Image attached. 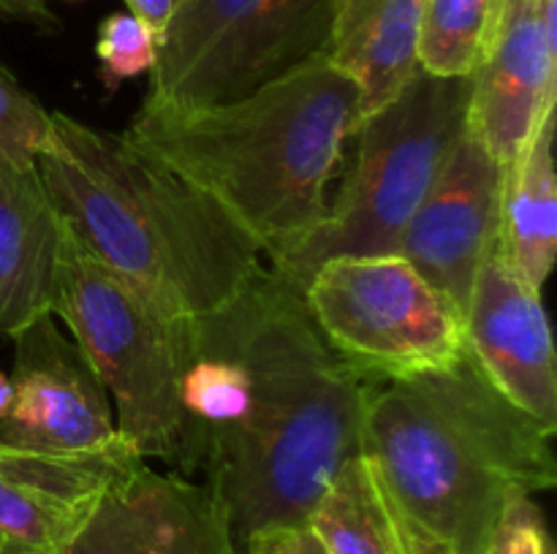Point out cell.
<instances>
[{"instance_id": "1", "label": "cell", "mask_w": 557, "mask_h": 554, "mask_svg": "<svg viewBox=\"0 0 557 554\" xmlns=\"http://www.w3.org/2000/svg\"><path fill=\"white\" fill-rule=\"evenodd\" d=\"M207 345L180 386L190 473L226 511L234 543L308 525L362 443L368 386L332 353L302 293L261 266L201 315Z\"/></svg>"}, {"instance_id": "2", "label": "cell", "mask_w": 557, "mask_h": 554, "mask_svg": "<svg viewBox=\"0 0 557 554\" xmlns=\"http://www.w3.org/2000/svg\"><path fill=\"white\" fill-rule=\"evenodd\" d=\"M553 435L466 353L451 367L370 383L359 454L408 554H484L511 498L557 483Z\"/></svg>"}, {"instance_id": "3", "label": "cell", "mask_w": 557, "mask_h": 554, "mask_svg": "<svg viewBox=\"0 0 557 554\" xmlns=\"http://www.w3.org/2000/svg\"><path fill=\"white\" fill-rule=\"evenodd\" d=\"M36 168L76 239L166 320L212 313L264 266L221 204L125 134L52 112Z\"/></svg>"}, {"instance_id": "4", "label": "cell", "mask_w": 557, "mask_h": 554, "mask_svg": "<svg viewBox=\"0 0 557 554\" xmlns=\"http://www.w3.org/2000/svg\"><path fill=\"white\" fill-rule=\"evenodd\" d=\"M359 123V87L319 54L243 101H141L125 136L205 190L277 261L324 221L326 188Z\"/></svg>"}, {"instance_id": "5", "label": "cell", "mask_w": 557, "mask_h": 554, "mask_svg": "<svg viewBox=\"0 0 557 554\" xmlns=\"http://www.w3.org/2000/svg\"><path fill=\"white\" fill-rule=\"evenodd\" d=\"M471 76H435L419 68L406 87L362 117L357 155L324 221L272 261L302 293L321 264L343 255H397L408 221L428 196L468 128Z\"/></svg>"}, {"instance_id": "6", "label": "cell", "mask_w": 557, "mask_h": 554, "mask_svg": "<svg viewBox=\"0 0 557 554\" xmlns=\"http://www.w3.org/2000/svg\"><path fill=\"white\" fill-rule=\"evenodd\" d=\"M63 221V217H60ZM52 315L71 331L117 407V432L145 459L188 467L177 400V324L92 255L63 223Z\"/></svg>"}, {"instance_id": "7", "label": "cell", "mask_w": 557, "mask_h": 554, "mask_svg": "<svg viewBox=\"0 0 557 554\" xmlns=\"http://www.w3.org/2000/svg\"><path fill=\"white\" fill-rule=\"evenodd\" d=\"M332 0H177L145 101H243L330 49Z\"/></svg>"}, {"instance_id": "8", "label": "cell", "mask_w": 557, "mask_h": 554, "mask_svg": "<svg viewBox=\"0 0 557 554\" xmlns=\"http://www.w3.org/2000/svg\"><path fill=\"white\" fill-rule=\"evenodd\" d=\"M302 299L332 353L364 383L451 367L468 353L457 304L403 255L326 261Z\"/></svg>"}, {"instance_id": "9", "label": "cell", "mask_w": 557, "mask_h": 554, "mask_svg": "<svg viewBox=\"0 0 557 554\" xmlns=\"http://www.w3.org/2000/svg\"><path fill=\"white\" fill-rule=\"evenodd\" d=\"M14 340V402L0 418V445L87 451L117 435L112 396L74 340L47 313Z\"/></svg>"}, {"instance_id": "10", "label": "cell", "mask_w": 557, "mask_h": 554, "mask_svg": "<svg viewBox=\"0 0 557 554\" xmlns=\"http://www.w3.org/2000/svg\"><path fill=\"white\" fill-rule=\"evenodd\" d=\"M145 456L114 435L87 451H22L0 445L3 554H65L117 478Z\"/></svg>"}, {"instance_id": "11", "label": "cell", "mask_w": 557, "mask_h": 554, "mask_svg": "<svg viewBox=\"0 0 557 554\" xmlns=\"http://www.w3.org/2000/svg\"><path fill=\"white\" fill-rule=\"evenodd\" d=\"M557 103V0H500L493 38L471 74L468 128L506 166Z\"/></svg>"}, {"instance_id": "12", "label": "cell", "mask_w": 557, "mask_h": 554, "mask_svg": "<svg viewBox=\"0 0 557 554\" xmlns=\"http://www.w3.org/2000/svg\"><path fill=\"white\" fill-rule=\"evenodd\" d=\"M504 166L466 128L408 221L397 255L457 304L466 318L473 277L498 242Z\"/></svg>"}, {"instance_id": "13", "label": "cell", "mask_w": 557, "mask_h": 554, "mask_svg": "<svg viewBox=\"0 0 557 554\" xmlns=\"http://www.w3.org/2000/svg\"><path fill=\"white\" fill-rule=\"evenodd\" d=\"M468 356L511 402L557 429V373L542 291L522 280L493 244L473 277L466 307Z\"/></svg>"}, {"instance_id": "14", "label": "cell", "mask_w": 557, "mask_h": 554, "mask_svg": "<svg viewBox=\"0 0 557 554\" xmlns=\"http://www.w3.org/2000/svg\"><path fill=\"white\" fill-rule=\"evenodd\" d=\"M65 554H237V543L205 483L141 459L109 487Z\"/></svg>"}, {"instance_id": "15", "label": "cell", "mask_w": 557, "mask_h": 554, "mask_svg": "<svg viewBox=\"0 0 557 554\" xmlns=\"http://www.w3.org/2000/svg\"><path fill=\"white\" fill-rule=\"evenodd\" d=\"M63 221L38 168L0 158V337L52 313Z\"/></svg>"}, {"instance_id": "16", "label": "cell", "mask_w": 557, "mask_h": 554, "mask_svg": "<svg viewBox=\"0 0 557 554\" xmlns=\"http://www.w3.org/2000/svg\"><path fill=\"white\" fill-rule=\"evenodd\" d=\"M424 0H332L326 58L362 96V117L389 103L419 71Z\"/></svg>"}, {"instance_id": "17", "label": "cell", "mask_w": 557, "mask_h": 554, "mask_svg": "<svg viewBox=\"0 0 557 554\" xmlns=\"http://www.w3.org/2000/svg\"><path fill=\"white\" fill-rule=\"evenodd\" d=\"M555 112L542 119L520 155L504 166L498 250L511 269L542 291L557 250V179L553 161Z\"/></svg>"}, {"instance_id": "18", "label": "cell", "mask_w": 557, "mask_h": 554, "mask_svg": "<svg viewBox=\"0 0 557 554\" xmlns=\"http://www.w3.org/2000/svg\"><path fill=\"white\" fill-rule=\"evenodd\" d=\"M308 525L330 554H408L384 489L362 454L337 470Z\"/></svg>"}, {"instance_id": "19", "label": "cell", "mask_w": 557, "mask_h": 554, "mask_svg": "<svg viewBox=\"0 0 557 554\" xmlns=\"http://www.w3.org/2000/svg\"><path fill=\"white\" fill-rule=\"evenodd\" d=\"M500 0H424L419 68L435 76H471L493 38Z\"/></svg>"}, {"instance_id": "20", "label": "cell", "mask_w": 557, "mask_h": 554, "mask_svg": "<svg viewBox=\"0 0 557 554\" xmlns=\"http://www.w3.org/2000/svg\"><path fill=\"white\" fill-rule=\"evenodd\" d=\"M52 130V114L0 63V158L22 168L36 166Z\"/></svg>"}, {"instance_id": "21", "label": "cell", "mask_w": 557, "mask_h": 554, "mask_svg": "<svg viewBox=\"0 0 557 554\" xmlns=\"http://www.w3.org/2000/svg\"><path fill=\"white\" fill-rule=\"evenodd\" d=\"M96 54L101 60V79L109 92L125 79L152 71L158 54V38L139 16L131 11L109 14L98 27Z\"/></svg>"}, {"instance_id": "22", "label": "cell", "mask_w": 557, "mask_h": 554, "mask_svg": "<svg viewBox=\"0 0 557 554\" xmlns=\"http://www.w3.org/2000/svg\"><path fill=\"white\" fill-rule=\"evenodd\" d=\"M555 541L533 494H517L500 511L484 554H555Z\"/></svg>"}, {"instance_id": "23", "label": "cell", "mask_w": 557, "mask_h": 554, "mask_svg": "<svg viewBox=\"0 0 557 554\" xmlns=\"http://www.w3.org/2000/svg\"><path fill=\"white\" fill-rule=\"evenodd\" d=\"M248 554H330L310 525L267 527L245 541Z\"/></svg>"}, {"instance_id": "24", "label": "cell", "mask_w": 557, "mask_h": 554, "mask_svg": "<svg viewBox=\"0 0 557 554\" xmlns=\"http://www.w3.org/2000/svg\"><path fill=\"white\" fill-rule=\"evenodd\" d=\"M0 20L27 22L41 30H58V16L49 9V0H0Z\"/></svg>"}, {"instance_id": "25", "label": "cell", "mask_w": 557, "mask_h": 554, "mask_svg": "<svg viewBox=\"0 0 557 554\" xmlns=\"http://www.w3.org/2000/svg\"><path fill=\"white\" fill-rule=\"evenodd\" d=\"M128 11L134 16H139L156 38L161 41L163 30H166L169 20H172V11H174V0H125Z\"/></svg>"}, {"instance_id": "26", "label": "cell", "mask_w": 557, "mask_h": 554, "mask_svg": "<svg viewBox=\"0 0 557 554\" xmlns=\"http://www.w3.org/2000/svg\"><path fill=\"white\" fill-rule=\"evenodd\" d=\"M11 402H14V383H11L9 375H5L3 369H0V418H3L5 413H9Z\"/></svg>"}, {"instance_id": "27", "label": "cell", "mask_w": 557, "mask_h": 554, "mask_svg": "<svg viewBox=\"0 0 557 554\" xmlns=\"http://www.w3.org/2000/svg\"><path fill=\"white\" fill-rule=\"evenodd\" d=\"M0 554H3V546H0Z\"/></svg>"}, {"instance_id": "28", "label": "cell", "mask_w": 557, "mask_h": 554, "mask_svg": "<svg viewBox=\"0 0 557 554\" xmlns=\"http://www.w3.org/2000/svg\"><path fill=\"white\" fill-rule=\"evenodd\" d=\"M174 3H177V0H174Z\"/></svg>"}]
</instances>
